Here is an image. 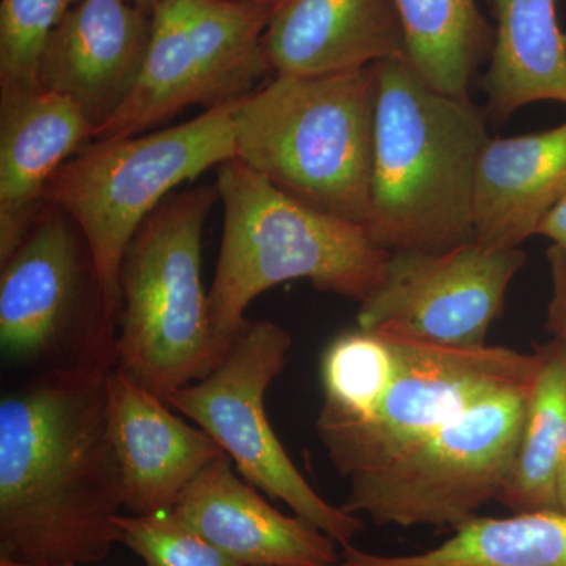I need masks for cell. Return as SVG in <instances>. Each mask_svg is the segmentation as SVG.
<instances>
[{
  "label": "cell",
  "instance_id": "1",
  "mask_svg": "<svg viewBox=\"0 0 566 566\" xmlns=\"http://www.w3.org/2000/svg\"><path fill=\"white\" fill-rule=\"evenodd\" d=\"M107 374L25 376L0 400V556L96 564L122 543Z\"/></svg>",
  "mask_w": 566,
  "mask_h": 566
},
{
  "label": "cell",
  "instance_id": "2",
  "mask_svg": "<svg viewBox=\"0 0 566 566\" xmlns=\"http://www.w3.org/2000/svg\"><path fill=\"white\" fill-rule=\"evenodd\" d=\"M375 69L368 232L389 253L471 243L476 166L491 139L485 117L471 99L433 91L401 59Z\"/></svg>",
  "mask_w": 566,
  "mask_h": 566
},
{
  "label": "cell",
  "instance_id": "3",
  "mask_svg": "<svg viewBox=\"0 0 566 566\" xmlns=\"http://www.w3.org/2000/svg\"><path fill=\"white\" fill-rule=\"evenodd\" d=\"M216 188L223 230L208 305L222 356L252 301L279 283L308 281L363 304L382 282L390 253L363 223L300 202L238 159L218 167Z\"/></svg>",
  "mask_w": 566,
  "mask_h": 566
},
{
  "label": "cell",
  "instance_id": "4",
  "mask_svg": "<svg viewBox=\"0 0 566 566\" xmlns=\"http://www.w3.org/2000/svg\"><path fill=\"white\" fill-rule=\"evenodd\" d=\"M376 102L375 65L274 76L238 104L234 159L300 202L367 227Z\"/></svg>",
  "mask_w": 566,
  "mask_h": 566
},
{
  "label": "cell",
  "instance_id": "5",
  "mask_svg": "<svg viewBox=\"0 0 566 566\" xmlns=\"http://www.w3.org/2000/svg\"><path fill=\"white\" fill-rule=\"evenodd\" d=\"M218 200L216 185L172 193L123 255L117 367L164 401L223 357L202 282L205 222Z\"/></svg>",
  "mask_w": 566,
  "mask_h": 566
},
{
  "label": "cell",
  "instance_id": "6",
  "mask_svg": "<svg viewBox=\"0 0 566 566\" xmlns=\"http://www.w3.org/2000/svg\"><path fill=\"white\" fill-rule=\"evenodd\" d=\"M238 104L156 132L95 139L51 178L44 199L66 212L84 237L115 324L129 241L178 186L234 159Z\"/></svg>",
  "mask_w": 566,
  "mask_h": 566
},
{
  "label": "cell",
  "instance_id": "7",
  "mask_svg": "<svg viewBox=\"0 0 566 566\" xmlns=\"http://www.w3.org/2000/svg\"><path fill=\"white\" fill-rule=\"evenodd\" d=\"M0 268L6 367L22 378L117 367V324L88 245L66 212L46 205Z\"/></svg>",
  "mask_w": 566,
  "mask_h": 566
},
{
  "label": "cell",
  "instance_id": "8",
  "mask_svg": "<svg viewBox=\"0 0 566 566\" xmlns=\"http://www.w3.org/2000/svg\"><path fill=\"white\" fill-rule=\"evenodd\" d=\"M534 382L476 401L381 468L353 476L342 509L376 526H463L509 479Z\"/></svg>",
  "mask_w": 566,
  "mask_h": 566
},
{
  "label": "cell",
  "instance_id": "9",
  "mask_svg": "<svg viewBox=\"0 0 566 566\" xmlns=\"http://www.w3.org/2000/svg\"><path fill=\"white\" fill-rule=\"evenodd\" d=\"M281 2L159 0L140 76L95 139L151 132L188 107L241 102L271 73L263 35Z\"/></svg>",
  "mask_w": 566,
  "mask_h": 566
},
{
  "label": "cell",
  "instance_id": "10",
  "mask_svg": "<svg viewBox=\"0 0 566 566\" xmlns=\"http://www.w3.org/2000/svg\"><path fill=\"white\" fill-rule=\"evenodd\" d=\"M292 345L285 327L270 319L248 322L218 367L175 390L166 403L207 431L245 482L348 547L364 531V521L316 493L283 449L264 409V395L285 368Z\"/></svg>",
  "mask_w": 566,
  "mask_h": 566
},
{
  "label": "cell",
  "instance_id": "11",
  "mask_svg": "<svg viewBox=\"0 0 566 566\" xmlns=\"http://www.w3.org/2000/svg\"><path fill=\"white\" fill-rule=\"evenodd\" d=\"M389 337L398 367L385 397L365 422L322 439L335 471L348 480L381 468L476 401L534 381L542 364L538 348H450Z\"/></svg>",
  "mask_w": 566,
  "mask_h": 566
},
{
  "label": "cell",
  "instance_id": "12",
  "mask_svg": "<svg viewBox=\"0 0 566 566\" xmlns=\"http://www.w3.org/2000/svg\"><path fill=\"white\" fill-rule=\"evenodd\" d=\"M526 253L471 241L441 252L390 253L385 277L360 304L357 327L450 348L486 345Z\"/></svg>",
  "mask_w": 566,
  "mask_h": 566
},
{
  "label": "cell",
  "instance_id": "13",
  "mask_svg": "<svg viewBox=\"0 0 566 566\" xmlns=\"http://www.w3.org/2000/svg\"><path fill=\"white\" fill-rule=\"evenodd\" d=\"M150 32L132 0H80L44 44L39 85L76 104L96 136L132 96Z\"/></svg>",
  "mask_w": 566,
  "mask_h": 566
},
{
  "label": "cell",
  "instance_id": "14",
  "mask_svg": "<svg viewBox=\"0 0 566 566\" xmlns=\"http://www.w3.org/2000/svg\"><path fill=\"white\" fill-rule=\"evenodd\" d=\"M232 463L223 453L205 465L170 512L240 566L338 564L335 539L303 517L283 515Z\"/></svg>",
  "mask_w": 566,
  "mask_h": 566
},
{
  "label": "cell",
  "instance_id": "15",
  "mask_svg": "<svg viewBox=\"0 0 566 566\" xmlns=\"http://www.w3.org/2000/svg\"><path fill=\"white\" fill-rule=\"evenodd\" d=\"M169 408L122 368L107 375L112 442L125 509L133 515L170 512L193 476L226 453L207 431L186 423Z\"/></svg>",
  "mask_w": 566,
  "mask_h": 566
},
{
  "label": "cell",
  "instance_id": "16",
  "mask_svg": "<svg viewBox=\"0 0 566 566\" xmlns=\"http://www.w3.org/2000/svg\"><path fill=\"white\" fill-rule=\"evenodd\" d=\"M95 140L73 102L43 87L0 93V262L46 208L55 172Z\"/></svg>",
  "mask_w": 566,
  "mask_h": 566
},
{
  "label": "cell",
  "instance_id": "17",
  "mask_svg": "<svg viewBox=\"0 0 566 566\" xmlns=\"http://www.w3.org/2000/svg\"><path fill=\"white\" fill-rule=\"evenodd\" d=\"M274 76H324L406 61L394 0H282L263 35Z\"/></svg>",
  "mask_w": 566,
  "mask_h": 566
},
{
  "label": "cell",
  "instance_id": "18",
  "mask_svg": "<svg viewBox=\"0 0 566 566\" xmlns=\"http://www.w3.org/2000/svg\"><path fill=\"white\" fill-rule=\"evenodd\" d=\"M566 196V123L547 132L490 139L476 166L474 243L517 249Z\"/></svg>",
  "mask_w": 566,
  "mask_h": 566
},
{
  "label": "cell",
  "instance_id": "19",
  "mask_svg": "<svg viewBox=\"0 0 566 566\" xmlns=\"http://www.w3.org/2000/svg\"><path fill=\"white\" fill-rule=\"evenodd\" d=\"M494 43L483 88L488 111L506 122L527 104H566V35L556 0H493Z\"/></svg>",
  "mask_w": 566,
  "mask_h": 566
},
{
  "label": "cell",
  "instance_id": "20",
  "mask_svg": "<svg viewBox=\"0 0 566 566\" xmlns=\"http://www.w3.org/2000/svg\"><path fill=\"white\" fill-rule=\"evenodd\" d=\"M335 566H566V513L474 516L433 549L381 556L352 545Z\"/></svg>",
  "mask_w": 566,
  "mask_h": 566
},
{
  "label": "cell",
  "instance_id": "21",
  "mask_svg": "<svg viewBox=\"0 0 566 566\" xmlns=\"http://www.w3.org/2000/svg\"><path fill=\"white\" fill-rule=\"evenodd\" d=\"M394 2L403 28L406 63L433 91L471 99L472 76L494 43V29L479 0Z\"/></svg>",
  "mask_w": 566,
  "mask_h": 566
},
{
  "label": "cell",
  "instance_id": "22",
  "mask_svg": "<svg viewBox=\"0 0 566 566\" xmlns=\"http://www.w3.org/2000/svg\"><path fill=\"white\" fill-rule=\"evenodd\" d=\"M542 364L528 397L526 420L499 504L512 513L557 510V476L566 455V346H536Z\"/></svg>",
  "mask_w": 566,
  "mask_h": 566
},
{
  "label": "cell",
  "instance_id": "23",
  "mask_svg": "<svg viewBox=\"0 0 566 566\" xmlns=\"http://www.w3.org/2000/svg\"><path fill=\"white\" fill-rule=\"evenodd\" d=\"M397 367V346L389 335L356 327L335 337L319 365V441L365 422L392 385Z\"/></svg>",
  "mask_w": 566,
  "mask_h": 566
},
{
  "label": "cell",
  "instance_id": "24",
  "mask_svg": "<svg viewBox=\"0 0 566 566\" xmlns=\"http://www.w3.org/2000/svg\"><path fill=\"white\" fill-rule=\"evenodd\" d=\"M80 0L0 2V93L39 87L44 44Z\"/></svg>",
  "mask_w": 566,
  "mask_h": 566
},
{
  "label": "cell",
  "instance_id": "25",
  "mask_svg": "<svg viewBox=\"0 0 566 566\" xmlns=\"http://www.w3.org/2000/svg\"><path fill=\"white\" fill-rule=\"evenodd\" d=\"M122 543L144 566H240L172 512L118 516Z\"/></svg>",
  "mask_w": 566,
  "mask_h": 566
},
{
  "label": "cell",
  "instance_id": "26",
  "mask_svg": "<svg viewBox=\"0 0 566 566\" xmlns=\"http://www.w3.org/2000/svg\"><path fill=\"white\" fill-rule=\"evenodd\" d=\"M551 271V294L547 304L546 331L554 340L566 346V253L557 245H551L546 252Z\"/></svg>",
  "mask_w": 566,
  "mask_h": 566
},
{
  "label": "cell",
  "instance_id": "27",
  "mask_svg": "<svg viewBox=\"0 0 566 566\" xmlns=\"http://www.w3.org/2000/svg\"><path fill=\"white\" fill-rule=\"evenodd\" d=\"M536 234L546 237L547 240L553 241V245H557L558 249L566 253V196L546 216Z\"/></svg>",
  "mask_w": 566,
  "mask_h": 566
},
{
  "label": "cell",
  "instance_id": "28",
  "mask_svg": "<svg viewBox=\"0 0 566 566\" xmlns=\"http://www.w3.org/2000/svg\"><path fill=\"white\" fill-rule=\"evenodd\" d=\"M557 510L566 513V455L557 476Z\"/></svg>",
  "mask_w": 566,
  "mask_h": 566
},
{
  "label": "cell",
  "instance_id": "29",
  "mask_svg": "<svg viewBox=\"0 0 566 566\" xmlns=\"http://www.w3.org/2000/svg\"><path fill=\"white\" fill-rule=\"evenodd\" d=\"M0 566H77V565H40L32 562L17 560L7 556H0Z\"/></svg>",
  "mask_w": 566,
  "mask_h": 566
},
{
  "label": "cell",
  "instance_id": "30",
  "mask_svg": "<svg viewBox=\"0 0 566 566\" xmlns=\"http://www.w3.org/2000/svg\"><path fill=\"white\" fill-rule=\"evenodd\" d=\"M132 2L136 3L137 7H140L142 10L151 14L153 9H155L156 3H158L159 0H132Z\"/></svg>",
  "mask_w": 566,
  "mask_h": 566
},
{
  "label": "cell",
  "instance_id": "31",
  "mask_svg": "<svg viewBox=\"0 0 566 566\" xmlns=\"http://www.w3.org/2000/svg\"><path fill=\"white\" fill-rule=\"evenodd\" d=\"M232 2H282V0H232Z\"/></svg>",
  "mask_w": 566,
  "mask_h": 566
}]
</instances>
